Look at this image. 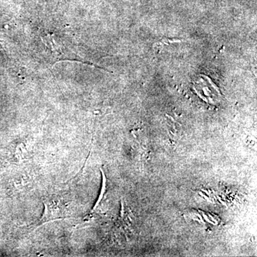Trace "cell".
<instances>
[{"instance_id": "1", "label": "cell", "mask_w": 257, "mask_h": 257, "mask_svg": "<svg viewBox=\"0 0 257 257\" xmlns=\"http://www.w3.org/2000/svg\"><path fill=\"white\" fill-rule=\"evenodd\" d=\"M44 209L43 214L40 220L36 224L32 225L34 229H37L42 225L47 224L50 221L59 220V219L65 218V209L59 201L54 199H46L43 201Z\"/></svg>"}, {"instance_id": "3", "label": "cell", "mask_w": 257, "mask_h": 257, "mask_svg": "<svg viewBox=\"0 0 257 257\" xmlns=\"http://www.w3.org/2000/svg\"><path fill=\"white\" fill-rule=\"evenodd\" d=\"M0 51L3 52L5 57L12 60V51L10 48V43L7 40L6 35L3 32H0Z\"/></svg>"}, {"instance_id": "2", "label": "cell", "mask_w": 257, "mask_h": 257, "mask_svg": "<svg viewBox=\"0 0 257 257\" xmlns=\"http://www.w3.org/2000/svg\"><path fill=\"white\" fill-rule=\"evenodd\" d=\"M101 174H102V186H101L100 194H99V197L98 198L97 201H96L95 205L94 206V207L92 208L89 214H88V215L86 216L85 219H84L85 221L87 220V219H89V218H92L93 216L99 214V213L100 212L101 202H102L103 199H104V197H105L106 192V179L104 172H103L102 170H101Z\"/></svg>"}, {"instance_id": "4", "label": "cell", "mask_w": 257, "mask_h": 257, "mask_svg": "<svg viewBox=\"0 0 257 257\" xmlns=\"http://www.w3.org/2000/svg\"><path fill=\"white\" fill-rule=\"evenodd\" d=\"M183 40H179V39H171L164 38L158 43L155 44L156 45H161V47L163 46L164 45H169L170 43H175V42H183Z\"/></svg>"}]
</instances>
